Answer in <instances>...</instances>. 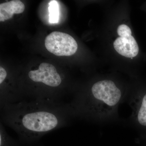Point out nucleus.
Instances as JSON below:
<instances>
[{
    "instance_id": "obj_1",
    "label": "nucleus",
    "mask_w": 146,
    "mask_h": 146,
    "mask_svg": "<svg viewBox=\"0 0 146 146\" xmlns=\"http://www.w3.org/2000/svg\"><path fill=\"white\" fill-rule=\"evenodd\" d=\"M96 34L99 59L130 79L139 78L137 60L140 48L133 33L127 1L105 2Z\"/></svg>"
},
{
    "instance_id": "obj_2",
    "label": "nucleus",
    "mask_w": 146,
    "mask_h": 146,
    "mask_svg": "<svg viewBox=\"0 0 146 146\" xmlns=\"http://www.w3.org/2000/svg\"><path fill=\"white\" fill-rule=\"evenodd\" d=\"M117 72L96 74L76 93L69 104L73 118L106 124L122 121L120 105L125 102L130 85Z\"/></svg>"
},
{
    "instance_id": "obj_3",
    "label": "nucleus",
    "mask_w": 146,
    "mask_h": 146,
    "mask_svg": "<svg viewBox=\"0 0 146 146\" xmlns=\"http://www.w3.org/2000/svg\"><path fill=\"white\" fill-rule=\"evenodd\" d=\"M1 120L18 135L21 143H34L45 134L67 125L73 118L69 104L25 100L5 105Z\"/></svg>"
},
{
    "instance_id": "obj_4",
    "label": "nucleus",
    "mask_w": 146,
    "mask_h": 146,
    "mask_svg": "<svg viewBox=\"0 0 146 146\" xmlns=\"http://www.w3.org/2000/svg\"><path fill=\"white\" fill-rule=\"evenodd\" d=\"M130 85L126 103L131 114L127 123L143 138L146 139V83L140 79H130Z\"/></svg>"
},
{
    "instance_id": "obj_5",
    "label": "nucleus",
    "mask_w": 146,
    "mask_h": 146,
    "mask_svg": "<svg viewBox=\"0 0 146 146\" xmlns=\"http://www.w3.org/2000/svg\"><path fill=\"white\" fill-rule=\"evenodd\" d=\"M28 77L30 80L33 83L43 84L44 87H46L50 102L56 103L53 100L48 88H50L55 101L61 103L60 99L61 96L58 91V88L61 86L63 79L54 65L48 63H41L38 69L29 72Z\"/></svg>"
},
{
    "instance_id": "obj_6",
    "label": "nucleus",
    "mask_w": 146,
    "mask_h": 146,
    "mask_svg": "<svg viewBox=\"0 0 146 146\" xmlns=\"http://www.w3.org/2000/svg\"><path fill=\"white\" fill-rule=\"evenodd\" d=\"M45 46L49 52L57 56H71L78 48L73 36L59 31L52 32L48 35L45 39Z\"/></svg>"
},
{
    "instance_id": "obj_7",
    "label": "nucleus",
    "mask_w": 146,
    "mask_h": 146,
    "mask_svg": "<svg viewBox=\"0 0 146 146\" xmlns=\"http://www.w3.org/2000/svg\"><path fill=\"white\" fill-rule=\"evenodd\" d=\"M25 9L23 3L19 0H13L0 4V21L4 22L12 18L14 14L23 13Z\"/></svg>"
},
{
    "instance_id": "obj_8",
    "label": "nucleus",
    "mask_w": 146,
    "mask_h": 146,
    "mask_svg": "<svg viewBox=\"0 0 146 146\" xmlns=\"http://www.w3.org/2000/svg\"><path fill=\"white\" fill-rule=\"evenodd\" d=\"M0 146H18V142L7 134L1 121L0 123Z\"/></svg>"
},
{
    "instance_id": "obj_9",
    "label": "nucleus",
    "mask_w": 146,
    "mask_h": 146,
    "mask_svg": "<svg viewBox=\"0 0 146 146\" xmlns=\"http://www.w3.org/2000/svg\"><path fill=\"white\" fill-rule=\"evenodd\" d=\"M50 21L51 23H56L59 19V8L56 1H51L49 6Z\"/></svg>"
},
{
    "instance_id": "obj_10",
    "label": "nucleus",
    "mask_w": 146,
    "mask_h": 146,
    "mask_svg": "<svg viewBox=\"0 0 146 146\" xmlns=\"http://www.w3.org/2000/svg\"><path fill=\"white\" fill-rule=\"evenodd\" d=\"M6 70L3 67H0V83L3 82L7 76Z\"/></svg>"
}]
</instances>
